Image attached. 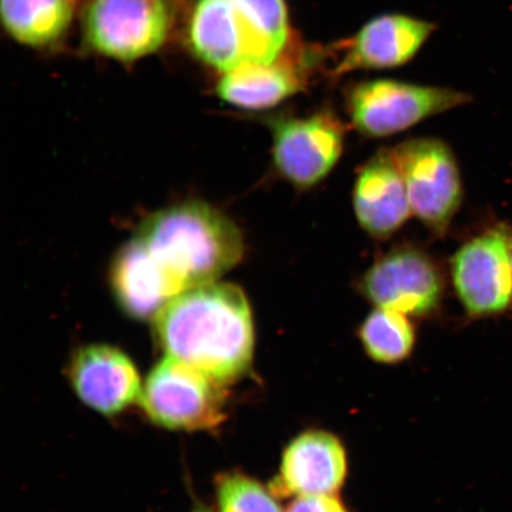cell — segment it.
Wrapping results in <instances>:
<instances>
[{"label": "cell", "mask_w": 512, "mask_h": 512, "mask_svg": "<svg viewBox=\"0 0 512 512\" xmlns=\"http://www.w3.org/2000/svg\"><path fill=\"white\" fill-rule=\"evenodd\" d=\"M166 356L223 384L251 367L255 334L251 306L240 287L207 284L184 291L155 317Z\"/></svg>", "instance_id": "obj_1"}, {"label": "cell", "mask_w": 512, "mask_h": 512, "mask_svg": "<svg viewBox=\"0 0 512 512\" xmlns=\"http://www.w3.org/2000/svg\"><path fill=\"white\" fill-rule=\"evenodd\" d=\"M136 238L181 294L216 283L245 254L240 229L203 202H185L153 214Z\"/></svg>", "instance_id": "obj_2"}, {"label": "cell", "mask_w": 512, "mask_h": 512, "mask_svg": "<svg viewBox=\"0 0 512 512\" xmlns=\"http://www.w3.org/2000/svg\"><path fill=\"white\" fill-rule=\"evenodd\" d=\"M288 41L285 0H200L191 19L192 49L223 73L245 63H272Z\"/></svg>", "instance_id": "obj_3"}, {"label": "cell", "mask_w": 512, "mask_h": 512, "mask_svg": "<svg viewBox=\"0 0 512 512\" xmlns=\"http://www.w3.org/2000/svg\"><path fill=\"white\" fill-rule=\"evenodd\" d=\"M223 387L201 370L166 356L147 377L139 399L145 413L160 426L208 430L224 418Z\"/></svg>", "instance_id": "obj_4"}, {"label": "cell", "mask_w": 512, "mask_h": 512, "mask_svg": "<svg viewBox=\"0 0 512 512\" xmlns=\"http://www.w3.org/2000/svg\"><path fill=\"white\" fill-rule=\"evenodd\" d=\"M470 100L469 95L453 89L373 80L351 89L348 110L358 132L370 138H384Z\"/></svg>", "instance_id": "obj_5"}, {"label": "cell", "mask_w": 512, "mask_h": 512, "mask_svg": "<svg viewBox=\"0 0 512 512\" xmlns=\"http://www.w3.org/2000/svg\"><path fill=\"white\" fill-rule=\"evenodd\" d=\"M393 155L405 181L412 214L444 233L462 202V179L448 146L438 139H412Z\"/></svg>", "instance_id": "obj_6"}, {"label": "cell", "mask_w": 512, "mask_h": 512, "mask_svg": "<svg viewBox=\"0 0 512 512\" xmlns=\"http://www.w3.org/2000/svg\"><path fill=\"white\" fill-rule=\"evenodd\" d=\"M168 0H93L86 35L100 53L133 61L156 51L169 34Z\"/></svg>", "instance_id": "obj_7"}, {"label": "cell", "mask_w": 512, "mask_h": 512, "mask_svg": "<svg viewBox=\"0 0 512 512\" xmlns=\"http://www.w3.org/2000/svg\"><path fill=\"white\" fill-rule=\"evenodd\" d=\"M344 140L345 128L334 114L279 120L273 124L274 164L294 187H315L335 168Z\"/></svg>", "instance_id": "obj_8"}, {"label": "cell", "mask_w": 512, "mask_h": 512, "mask_svg": "<svg viewBox=\"0 0 512 512\" xmlns=\"http://www.w3.org/2000/svg\"><path fill=\"white\" fill-rule=\"evenodd\" d=\"M457 296L473 317L497 315L512 299V262L508 236L502 230L466 242L452 260Z\"/></svg>", "instance_id": "obj_9"}, {"label": "cell", "mask_w": 512, "mask_h": 512, "mask_svg": "<svg viewBox=\"0 0 512 512\" xmlns=\"http://www.w3.org/2000/svg\"><path fill=\"white\" fill-rule=\"evenodd\" d=\"M361 290L381 309L406 316L432 313L443 294V279L428 256L413 248H399L383 255L361 281Z\"/></svg>", "instance_id": "obj_10"}, {"label": "cell", "mask_w": 512, "mask_h": 512, "mask_svg": "<svg viewBox=\"0 0 512 512\" xmlns=\"http://www.w3.org/2000/svg\"><path fill=\"white\" fill-rule=\"evenodd\" d=\"M69 377L79 398L105 415L132 405L143 389L130 358L108 345H89L76 352Z\"/></svg>", "instance_id": "obj_11"}, {"label": "cell", "mask_w": 512, "mask_h": 512, "mask_svg": "<svg viewBox=\"0 0 512 512\" xmlns=\"http://www.w3.org/2000/svg\"><path fill=\"white\" fill-rule=\"evenodd\" d=\"M347 467V453L335 435L307 431L286 447L275 489L297 497L335 495Z\"/></svg>", "instance_id": "obj_12"}, {"label": "cell", "mask_w": 512, "mask_h": 512, "mask_svg": "<svg viewBox=\"0 0 512 512\" xmlns=\"http://www.w3.org/2000/svg\"><path fill=\"white\" fill-rule=\"evenodd\" d=\"M434 30V24L408 16L377 17L343 44L344 59L335 74L403 66L413 59Z\"/></svg>", "instance_id": "obj_13"}, {"label": "cell", "mask_w": 512, "mask_h": 512, "mask_svg": "<svg viewBox=\"0 0 512 512\" xmlns=\"http://www.w3.org/2000/svg\"><path fill=\"white\" fill-rule=\"evenodd\" d=\"M354 210L358 223L371 236L387 238L411 217L405 181L393 151H380L363 166L356 179Z\"/></svg>", "instance_id": "obj_14"}, {"label": "cell", "mask_w": 512, "mask_h": 512, "mask_svg": "<svg viewBox=\"0 0 512 512\" xmlns=\"http://www.w3.org/2000/svg\"><path fill=\"white\" fill-rule=\"evenodd\" d=\"M111 281L118 303L138 319H155L179 296L136 236L115 256Z\"/></svg>", "instance_id": "obj_15"}, {"label": "cell", "mask_w": 512, "mask_h": 512, "mask_svg": "<svg viewBox=\"0 0 512 512\" xmlns=\"http://www.w3.org/2000/svg\"><path fill=\"white\" fill-rule=\"evenodd\" d=\"M304 75L294 57L272 63H245L224 73L217 92L229 104L247 110H265L302 91Z\"/></svg>", "instance_id": "obj_16"}, {"label": "cell", "mask_w": 512, "mask_h": 512, "mask_svg": "<svg viewBox=\"0 0 512 512\" xmlns=\"http://www.w3.org/2000/svg\"><path fill=\"white\" fill-rule=\"evenodd\" d=\"M74 8L75 0H2L3 24L17 41L44 46L67 30Z\"/></svg>", "instance_id": "obj_17"}, {"label": "cell", "mask_w": 512, "mask_h": 512, "mask_svg": "<svg viewBox=\"0 0 512 512\" xmlns=\"http://www.w3.org/2000/svg\"><path fill=\"white\" fill-rule=\"evenodd\" d=\"M364 350L380 363H398L411 354L415 331L408 316L393 310L377 309L364 320L360 329Z\"/></svg>", "instance_id": "obj_18"}, {"label": "cell", "mask_w": 512, "mask_h": 512, "mask_svg": "<svg viewBox=\"0 0 512 512\" xmlns=\"http://www.w3.org/2000/svg\"><path fill=\"white\" fill-rule=\"evenodd\" d=\"M219 512H284L273 492L241 473L217 480Z\"/></svg>", "instance_id": "obj_19"}, {"label": "cell", "mask_w": 512, "mask_h": 512, "mask_svg": "<svg viewBox=\"0 0 512 512\" xmlns=\"http://www.w3.org/2000/svg\"><path fill=\"white\" fill-rule=\"evenodd\" d=\"M286 512H348L335 495L299 496Z\"/></svg>", "instance_id": "obj_20"}, {"label": "cell", "mask_w": 512, "mask_h": 512, "mask_svg": "<svg viewBox=\"0 0 512 512\" xmlns=\"http://www.w3.org/2000/svg\"><path fill=\"white\" fill-rule=\"evenodd\" d=\"M195 512H210V511H207V510H197Z\"/></svg>", "instance_id": "obj_21"}, {"label": "cell", "mask_w": 512, "mask_h": 512, "mask_svg": "<svg viewBox=\"0 0 512 512\" xmlns=\"http://www.w3.org/2000/svg\"><path fill=\"white\" fill-rule=\"evenodd\" d=\"M511 262H512V247H511Z\"/></svg>", "instance_id": "obj_22"}]
</instances>
